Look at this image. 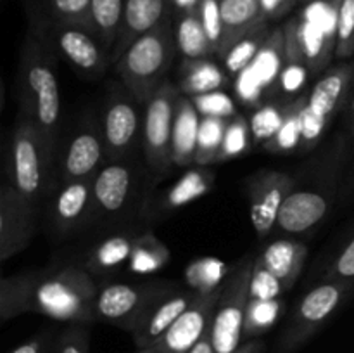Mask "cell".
I'll list each match as a JSON object with an SVG mask.
<instances>
[{
    "mask_svg": "<svg viewBox=\"0 0 354 353\" xmlns=\"http://www.w3.org/2000/svg\"><path fill=\"white\" fill-rule=\"evenodd\" d=\"M270 31L272 30H268V23H266L263 24V26L252 30L249 35H245V37L241 38L235 45H232L230 51L221 57L225 71L232 76H237L239 73L244 71V69L254 61L259 48L263 47V44H265L266 38H268Z\"/></svg>",
    "mask_w": 354,
    "mask_h": 353,
    "instance_id": "d6a6232c",
    "label": "cell"
},
{
    "mask_svg": "<svg viewBox=\"0 0 354 353\" xmlns=\"http://www.w3.org/2000/svg\"><path fill=\"white\" fill-rule=\"evenodd\" d=\"M214 173L209 170L197 168L185 173L178 182L173 183L161 199L162 210H175V208L185 206L192 201L199 199L201 196L209 192L213 189Z\"/></svg>",
    "mask_w": 354,
    "mask_h": 353,
    "instance_id": "83f0119b",
    "label": "cell"
},
{
    "mask_svg": "<svg viewBox=\"0 0 354 353\" xmlns=\"http://www.w3.org/2000/svg\"><path fill=\"white\" fill-rule=\"evenodd\" d=\"M334 190H294L286 197L277 218V227L286 234H303L327 217L334 201Z\"/></svg>",
    "mask_w": 354,
    "mask_h": 353,
    "instance_id": "2e32d148",
    "label": "cell"
},
{
    "mask_svg": "<svg viewBox=\"0 0 354 353\" xmlns=\"http://www.w3.org/2000/svg\"><path fill=\"white\" fill-rule=\"evenodd\" d=\"M137 353H161V352H158V350H156V348L149 346V348H138Z\"/></svg>",
    "mask_w": 354,
    "mask_h": 353,
    "instance_id": "11a10c76",
    "label": "cell"
},
{
    "mask_svg": "<svg viewBox=\"0 0 354 353\" xmlns=\"http://www.w3.org/2000/svg\"><path fill=\"white\" fill-rule=\"evenodd\" d=\"M297 0H259L261 9L265 12L266 19H279V17L286 16L290 9L294 7Z\"/></svg>",
    "mask_w": 354,
    "mask_h": 353,
    "instance_id": "681fc988",
    "label": "cell"
},
{
    "mask_svg": "<svg viewBox=\"0 0 354 353\" xmlns=\"http://www.w3.org/2000/svg\"><path fill=\"white\" fill-rule=\"evenodd\" d=\"M251 141L252 135L251 128H249V121L242 114L230 118L216 163H225L228 159L239 158V156L251 151Z\"/></svg>",
    "mask_w": 354,
    "mask_h": 353,
    "instance_id": "f35d334b",
    "label": "cell"
},
{
    "mask_svg": "<svg viewBox=\"0 0 354 353\" xmlns=\"http://www.w3.org/2000/svg\"><path fill=\"white\" fill-rule=\"evenodd\" d=\"M351 118H353V130H354V99H353V104H351Z\"/></svg>",
    "mask_w": 354,
    "mask_h": 353,
    "instance_id": "9f6ffc18",
    "label": "cell"
},
{
    "mask_svg": "<svg viewBox=\"0 0 354 353\" xmlns=\"http://www.w3.org/2000/svg\"><path fill=\"white\" fill-rule=\"evenodd\" d=\"M286 64V35L283 28L270 31L254 61L235 78V92L242 104L258 107L273 93H280V75Z\"/></svg>",
    "mask_w": 354,
    "mask_h": 353,
    "instance_id": "ba28073f",
    "label": "cell"
},
{
    "mask_svg": "<svg viewBox=\"0 0 354 353\" xmlns=\"http://www.w3.org/2000/svg\"><path fill=\"white\" fill-rule=\"evenodd\" d=\"M297 37L311 76L324 71L335 52V28L325 26L310 17H297Z\"/></svg>",
    "mask_w": 354,
    "mask_h": 353,
    "instance_id": "d4e9b609",
    "label": "cell"
},
{
    "mask_svg": "<svg viewBox=\"0 0 354 353\" xmlns=\"http://www.w3.org/2000/svg\"><path fill=\"white\" fill-rule=\"evenodd\" d=\"M310 78L311 71L306 62L286 59L282 75H280V93L290 97V100L303 96V89L308 85V80Z\"/></svg>",
    "mask_w": 354,
    "mask_h": 353,
    "instance_id": "ee69618b",
    "label": "cell"
},
{
    "mask_svg": "<svg viewBox=\"0 0 354 353\" xmlns=\"http://www.w3.org/2000/svg\"><path fill=\"white\" fill-rule=\"evenodd\" d=\"M47 40L59 55L71 62L80 76L97 80L111 66L109 54L104 51L99 38L82 24L52 21L47 31Z\"/></svg>",
    "mask_w": 354,
    "mask_h": 353,
    "instance_id": "8fae6325",
    "label": "cell"
},
{
    "mask_svg": "<svg viewBox=\"0 0 354 353\" xmlns=\"http://www.w3.org/2000/svg\"><path fill=\"white\" fill-rule=\"evenodd\" d=\"M138 104L128 90L114 89L107 96L100 118L106 161H124L142 138L144 113Z\"/></svg>",
    "mask_w": 354,
    "mask_h": 353,
    "instance_id": "30bf717a",
    "label": "cell"
},
{
    "mask_svg": "<svg viewBox=\"0 0 354 353\" xmlns=\"http://www.w3.org/2000/svg\"><path fill=\"white\" fill-rule=\"evenodd\" d=\"M306 93L292 100H287L286 118H283L282 127L272 141L263 145L266 151L277 152V154H289L296 149H301V114L306 106Z\"/></svg>",
    "mask_w": 354,
    "mask_h": 353,
    "instance_id": "f546056e",
    "label": "cell"
},
{
    "mask_svg": "<svg viewBox=\"0 0 354 353\" xmlns=\"http://www.w3.org/2000/svg\"><path fill=\"white\" fill-rule=\"evenodd\" d=\"M173 289L171 284H107L95 298V317L131 334L149 307Z\"/></svg>",
    "mask_w": 354,
    "mask_h": 353,
    "instance_id": "9c48e42d",
    "label": "cell"
},
{
    "mask_svg": "<svg viewBox=\"0 0 354 353\" xmlns=\"http://www.w3.org/2000/svg\"><path fill=\"white\" fill-rule=\"evenodd\" d=\"M227 83V71L206 59H185L180 71L178 89L183 96L196 97L201 93H209L214 90H221Z\"/></svg>",
    "mask_w": 354,
    "mask_h": 353,
    "instance_id": "484cf974",
    "label": "cell"
},
{
    "mask_svg": "<svg viewBox=\"0 0 354 353\" xmlns=\"http://www.w3.org/2000/svg\"><path fill=\"white\" fill-rule=\"evenodd\" d=\"M17 87L19 109L35 121L48 149L55 154L61 127V90L54 54L47 42L33 33L24 38L21 47Z\"/></svg>",
    "mask_w": 354,
    "mask_h": 353,
    "instance_id": "6da1fadb",
    "label": "cell"
},
{
    "mask_svg": "<svg viewBox=\"0 0 354 353\" xmlns=\"http://www.w3.org/2000/svg\"><path fill=\"white\" fill-rule=\"evenodd\" d=\"M33 280L35 273L3 277L0 284V315L3 322L31 311L30 303Z\"/></svg>",
    "mask_w": 354,
    "mask_h": 353,
    "instance_id": "4dcf8cb0",
    "label": "cell"
},
{
    "mask_svg": "<svg viewBox=\"0 0 354 353\" xmlns=\"http://www.w3.org/2000/svg\"><path fill=\"white\" fill-rule=\"evenodd\" d=\"M135 237L130 235H113L100 242L88 258V270L97 273H106L118 269L123 263L130 262L133 251Z\"/></svg>",
    "mask_w": 354,
    "mask_h": 353,
    "instance_id": "1f68e13d",
    "label": "cell"
},
{
    "mask_svg": "<svg viewBox=\"0 0 354 353\" xmlns=\"http://www.w3.org/2000/svg\"><path fill=\"white\" fill-rule=\"evenodd\" d=\"M286 104L279 102H265L261 106L252 109L251 118H249V128H251L252 142L254 144H263L272 141L280 130L286 118Z\"/></svg>",
    "mask_w": 354,
    "mask_h": 353,
    "instance_id": "74e56055",
    "label": "cell"
},
{
    "mask_svg": "<svg viewBox=\"0 0 354 353\" xmlns=\"http://www.w3.org/2000/svg\"><path fill=\"white\" fill-rule=\"evenodd\" d=\"M123 10L124 0H92L93 33L107 54H111L120 35Z\"/></svg>",
    "mask_w": 354,
    "mask_h": 353,
    "instance_id": "f1b7e54d",
    "label": "cell"
},
{
    "mask_svg": "<svg viewBox=\"0 0 354 353\" xmlns=\"http://www.w3.org/2000/svg\"><path fill=\"white\" fill-rule=\"evenodd\" d=\"M354 282L324 280L308 291L294 308L277 341L275 353H296L328 324L353 291Z\"/></svg>",
    "mask_w": 354,
    "mask_h": 353,
    "instance_id": "5b68a950",
    "label": "cell"
},
{
    "mask_svg": "<svg viewBox=\"0 0 354 353\" xmlns=\"http://www.w3.org/2000/svg\"><path fill=\"white\" fill-rule=\"evenodd\" d=\"M304 2H317V0H304Z\"/></svg>",
    "mask_w": 354,
    "mask_h": 353,
    "instance_id": "6f0895ef",
    "label": "cell"
},
{
    "mask_svg": "<svg viewBox=\"0 0 354 353\" xmlns=\"http://www.w3.org/2000/svg\"><path fill=\"white\" fill-rule=\"evenodd\" d=\"M9 152V182L24 199L37 206L54 182L55 154L48 149L35 121L21 109L10 137Z\"/></svg>",
    "mask_w": 354,
    "mask_h": 353,
    "instance_id": "277c9868",
    "label": "cell"
},
{
    "mask_svg": "<svg viewBox=\"0 0 354 353\" xmlns=\"http://www.w3.org/2000/svg\"><path fill=\"white\" fill-rule=\"evenodd\" d=\"M52 19L57 23H73L92 28V0H48Z\"/></svg>",
    "mask_w": 354,
    "mask_h": 353,
    "instance_id": "60d3db41",
    "label": "cell"
},
{
    "mask_svg": "<svg viewBox=\"0 0 354 353\" xmlns=\"http://www.w3.org/2000/svg\"><path fill=\"white\" fill-rule=\"evenodd\" d=\"M135 189V173L128 163L106 161L93 176V210L111 217L128 206Z\"/></svg>",
    "mask_w": 354,
    "mask_h": 353,
    "instance_id": "ac0fdd59",
    "label": "cell"
},
{
    "mask_svg": "<svg viewBox=\"0 0 354 353\" xmlns=\"http://www.w3.org/2000/svg\"><path fill=\"white\" fill-rule=\"evenodd\" d=\"M254 262L256 256H244L223 284L209 329L214 353H234L241 346Z\"/></svg>",
    "mask_w": 354,
    "mask_h": 353,
    "instance_id": "8992f818",
    "label": "cell"
},
{
    "mask_svg": "<svg viewBox=\"0 0 354 353\" xmlns=\"http://www.w3.org/2000/svg\"><path fill=\"white\" fill-rule=\"evenodd\" d=\"M199 17L203 23L204 31L207 38L213 44V48L216 54H220L225 40V28L223 19H221V7L220 0H201L199 3Z\"/></svg>",
    "mask_w": 354,
    "mask_h": 353,
    "instance_id": "f6af8a7d",
    "label": "cell"
},
{
    "mask_svg": "<svg viewBox=\"0 0 354 353\" xmlns=\"http://www.w3.org/2000/svg\"><path fill=\"white\" fill-rule=\"evenodd\" d=\"M220 7L225 28L223 47L218 54L220 57H223L241 38L268 23L259 0H220Z\"/></svg>",
    "mask_w": 354,
    "mask_h": 353,
    "instance_id": "603a6c76",
    "label": "cell"
},
{
    "mask_svg": "<svg viewBox=\"0 0 354 353\" xmlns=\"http://www.w3.org/2000/svg\"><path fill=\"white\" fill-rule=\"evenodd\" d=\"M169 2L171 0H124L123 23L109 54L111 66L120 61L121 55L137 38L165 23Z\"/></svg>",
    "mask_w": 354,
    "mask_h": 353,
    "instance_id": "d6986e66",
    "label": "cell"
},
{
    "mask_svg": "<svg viewBox=\"0 0 354 353\" xmlns=\"http://www.w3.org/2000/svg\"><path fill=\"white\" fill-rule=\"evenodd\" d=\"M171 2L175 3V7L180 12H189V10L199 9L201 0H171Z\"/></svg>",
    "mask_w": 354,
    "mask_h": 353,
    "instance_id": "db71d44e",
    "label": "cell"
},
{
    "mask_svg": "<svg viewBox=\"0 0 354 353\" xmlns=\"http://www.w3.org/2000/svg\"><path fill=\"white\" fill-rule=\"evenodd\" d=\"M223 287L211 293H199L196 301L176 318L175 324L152 345L161 353H187L211 329L214 310Z\"/></svg>",
    "mask_w": 354,
    "mask_h": 353,
    "instance_id": "4fadbf2b",
    "label": "cell"
},
{
    "mask_svg": "<svg viewBox=\"0 0 354 353\" xmlns=\"http://www.w3.org/2000/svg\"><path fill=\"white\" fill-rule=\"evenodd\" d=\"M201 114L197 113L192 99L180 96L176 104L175 123L171 135V159L173 165L189 166L196 163L197 135H199Z\"/></svg>",
    "mask_w": 354,
    "mask_h": 353,
    "instance_id": "cb8c5ba5",
    "label": "cell"
},
{
    "mask_svg": "<svg viewBox=\"0 0 354 353\" xmlns=\"http://www.w3.org/2000/svg\"><path fill=\"white\" fill-rule=\"evenodd\" d=\"M324 280H344L354 282V235L346 242L344 248L339 251L334 262L328 266Z\"/></svg>",
    "mask_w": 354,
    "mask_h": 353,
    "instance_id": "c3c4849f",
    "label": "cell"
},
{
    "mask_svg": "<svg viewBox=\"0 0 354 353\" xmlns=\"http://www.w3.org/2000/svg\"><path fill=\"white\" fill-rule=\"evenodd\" d=\"M306 256L308 248L303 242L294 241V239H279L266 246L261 255L256 258L277 279L282 280L286 289L289 291L299 279L304 263H306Z\"/></svg>",
    "mask_w": 354,
    "mask_h": 353,
    "instance_id": "7402d4cb",
    "label": "cell"
},
{
    "mask_svg": "<svg viewBox=\"0 0 354 353\" xmlns=\"http://www.w3.org/2000/svg\"><path fill=\"white\" fill-rule=\"evenodd\" d=\"M106 163L100 123H85L76 130L59 158V182L93 179Z\"/></svg>",
    "mask_w": 354,
    "mask_h": 353,
    "instance_id": "5bb4252c",
    "label": "cell"
},
{
    "mask_svg": "<svg viewBox=\"0 0 354 353\" xmlns=\"http://www.w3.org/2000/svg\"><path fill=\"white\" fill-rule=\"evenodd\" d=\"M230 272L223 262L216 258H199L187 266V282L196 293H211L227 282Z\"/></svg>",
    "mask_w": 354,
    "mask_h": 353,
    "instance_id": "836d02e7",
    "label": "cell"
},
{
    "mask_svg": "<svg viewBox=\"0 0 354 353\" xmlns=\"http://www.w3.org/2000/svg\"><path fill=\"white\" fill-rule=\"evenodd\" d=\"M180 96L178 87L165 82L144 106L142 145L147 165L158 173L168 172L173 165L171 135Z\"/></svg>",
    "mask_w": 354,
    "mask_h": 353,
    "instance_id": "52a82bcc",
    "label": "cell"
},
{
    "mask_svg": "<svg viewBox=\"0 0 354 353\" xmlns=\"http://www.w3.org/2000/svg\"><path fill=\"white\" fill-rule=\"evenodd\" d=\"M234 353H265V343L261 339H248L244 345L239 346Z\"/></svg>",
    "mask_w": 354,
    "mask_h": 353,
    "instance_id": "816d5d0a",
    "label": "cell"
},
{
    "mask_svg": "<svg viewBox=\"0 0 354 353\" xmlns=\"http://www.w3.org/2000/svg\"><path fill=\"white\" fill-rule=\"evenodd\" d=\"M286 286L282 280L277 279L268 269L263 266V263L256 258L254 269L251 275V287H249V296L252 300H279L282 293H286Z\"/></svg>",
    "mask_w": 354,
    "mask_h": 353,
    "instance_id": "7bdbcfd3",
    "label": "cell"
},
{
    "mask_svg": "<svg viewBox=\"0 0 354 353\" xmlns=\"http://www.w3.org/2000/svg\"><path fill=\"white\" fill-rule=\"evenodd\" d=\"M292 176L273 170H265L251 180V221L258 237H266L273 230L283 201L292 192Z\"/></svg>",
    "mask_w": 354,
    "mask_h": 353,
    "instance_id": "9a60e30c",
    "label": "cell"
},
{
    "mask_svg": "<svg viewBox=\"0 0 354 353\" xmlns=\"http://www.w3.org/2000/svg\"><path fill=\"white\" fill-rule=\"evenodd\" d=\"M168 258L169 253L166 246L159 242L154 235L145 234L135 237L133 251H131L128 266L135 273H151L166 265Z\"/></svg>",
    "mask_w": 354,
    "mask_h": 353,
    "instance_id": "8d00e7d4",
    "label": "cell"
},
{
    "mask_svg": "<svg viewBox=\"0 0 354 353\" xmlns=\"http://www.w3.org/2000/svg\"><path fill=\"white\" fill-rule=\"evenodd\" d=\"M196 291H169L168 294L156 300L149 307L142 320L131 332L133 343L137 348H149L154 345L169 327L176 322V318L196 301Z\"/></svg>",
    "mask_w": 354,
    "mask_h": 353,
    "instance_id": "e0dca14e",
    "label": "cell"
},
{
    "mask_svg": "<svg viewBox=\"0 0 354 353\" xmlns=\"http://www.w3.org/2000/svg\"><path fill=\"white\" fill-rule=\"evenodd\" d=\"M173 33H175L176 48L185 59H206L216 54L201 23L199 10L180 12Z\"/></svg>",
    "mask_w": 354,
    "mask_h": 353,
    "instance_id": "4316f807",
    "label": "cell"
},
{
    "mask_svg": "<svg viewBox=\"0 0 354 353\" xmlns=\"http://www.w3.org/2000/svg\"><path fill=\"white\" fill-rule=\"evenodd\" d=\"M228 120L225 118L201 116L199 135H197V151L196 165L207 166L218 161L221 144H223L225 130H227Z\"/></svg>",
    "mask_w": 354,
    "mask_h": 353,
    "instance_id": "d590c367",
    "label": "cell"
},
{
    "mask_svg": "<svg viewBox=\"0 0 354 353\" xmlns=\"http://www.w3.org/2000/svg\"><path fill=\"white\" fill-rule=\"evenodd\" d=\"M97 284L86 270L64 266L52 273H35L30 310L69 324L95 322Z\"/></svg>",
    "mask_w": 354,
    "mask_h": 353,
    "instance_id": "7a4b0ae2",
    "label": "cell"
},
{
    "mask_svg": "<svg viewBox=\"0 0 354 353\" xmlns=\"http://www.w3.org/2000/svg\"><path fill=\"white\" fill-rule=\"evenodd\" d=\"M175 33L168 19L154 30L147 31L127 48L114 64L124 89L145 106L152 93L166 82V73L176 54Z\"/></svg>",
    "mask_w": 354,
    "mask_h": 353,
    "instance_id": "3957f363",
    "label": "cell"
},
{
    "mask_svg": "<svg viewBox=\"0 0 354 353\" xmlns=\"http://www.w3.org/2000/svg\"><path fill=\"white\" fill-rule=\"evenodd\" d=\"M48 348H50V336L38 334L24 341L23 345L16 346L10 353H48Z\"/></svg>",
    "mask_w": 354,
    "mask_h": 353,
    "instance_id": "f907efd6",
    "label": "cell"
},
{
    "mask_svg": "<svg viewBox=\"0 0 354 353\" xmlns=\"http://www.w3.org/2000/svg\"><path fill=\"white\" fill-rule=\"evenodd\" d=\"M283 314V301L279 300H252L249 298L248 311H245L244 338L256 339L279 322Z\"/></svg>",
    "mask_w": 354,
    "mask_h": 353,
    "instance_id": "e575fe53",
    "label": "cell"
},
{
    "mask_svg": "<svg viewBox=\"0 0 354 353\" xmlns=\"http://www.w3.org/2000/svg\"><path fill=\"white\" fill-rule=\"evenodd\" d=\"M354 83V64H339L325 69L308 92L306 107L317 116L330 121L344 107Z\"/></svg>",
    "mask_w": 354,
    "mask_h": 353,
    "instance_id": "ffe728a7",
    "label": "cell"
},
{
    "mask_svg": "<svg viewBox=\"0 0 354 353\" xmlns=\"http://www.w3.org/2000/svg\"><path fill=\"white\" fill-rule=\"evenodd\" d=\"M328 125H330V121L317 116L304 106L303 114H301V149L311 151L320 142V138L324 137Z\"/></svg>",
    "mask_w": 354,
    "mask_h": 353,
    "instance_id": "7dc6e473",
    "label": "cell"
},
{
    "mask_svg": "<svg viewBox=\"0 0 354 353\" xmlns=\"http://www.w3.org/2000/svg\"><path fill=\"white\" fill-rule=\"evenodd\" d=\"M37 225V206L6 182L0 189V260L7 262L30 244Z\"/></svg>",
    "mask_w": 354,
    "mask_h": 353,
    "instance_id": "7c38bea8",
    "label": "cell"
},
{
    "mask_svg": "<svg viewBox=\"0 0 354 353\" xmlns=\"http://www.w3.org/2000/svg\"><path fill=\"white\" fill-rule=\"evenodd\" d=\"M55 353H90V334L83 324H73L61 332Z\"/></svg>",
    "mask_w": 354,
    "mask_h": 353,
    "instance_id": "bcb514c9",
    "label": "cell"
},
{
    "mask_svg": "<svg viewBox=\"0 0 354 353\" xmlns=\"http://www.w3.org/2000/svg\"><path fill=\"white\" fill-rule=\"evenodd\" d=\"M187 353H214V346H213V341H211L209 332L204 334V338L201 339L197 345H194Z\"/></svg>",
    "mask_w": 354,
    "mask_h": 353,
    "instance_id": "f5cc1de1",
    "label": "cell"
},
{
    "mask_svg": "<svg viewBox=\"0 0 354 353\" xmlns=\"http://www.w3.org/2000/svg\"><path fill=\"white\" fill-rule=\"evenodd\" d=\"M93 210V179L61 183L54 201V225L61 234L78 227Z\"/></svg>",
    "mask_w": 354,
    "mask_h": 353,
    "instance_id": "44dd1931",
    "label": "cell"
},
{
    "mask_svg": "<svg viewBox=\"0 0 354 353\" xmlns=\"http://www.w3.org/2000/svg\"><path fill=\"white\" fill-rule=\"evenodd\" d=\"M196 106L197 113L201 116H213V118H230L237 116V107H235V100L228 96L223 90H214L209 93H201V96L190 97Z\"/></svg>",
    "mask_w": 354,
    "mask_h": 353,
    "instance_id": "b9f144b4",
    "label": "cell"
},
{
    "mask_svg": "<svg viewBox=\"0 0 354 353\" xmlns=\"http://www.w3.org/2000/svg\"><path fill=\"white\" fill-rule=\"evenodd\" d=\"M335 55L348 59L354 55V0H341L335 21Z\"/></svg>",
    "mask_w": 354,
    "mask_h": 353,
    "instance_id": "ab89813d",
    "label": "cell"
}]
</instances>
